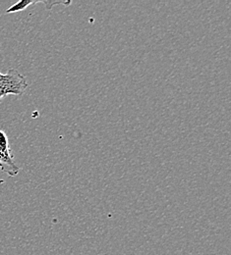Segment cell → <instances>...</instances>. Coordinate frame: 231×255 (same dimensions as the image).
<instances>
[{
    "label": "cell",
    "mask_w": 231,
    "mask_h": 255,
    "mask_svg": "<svg viewBox=\"0 0 231 255\" xmlns=\"http://www.w3.org/2000/svg\"><path fill=\"white\" fill-rule=\"evenodd\" d=\"M28 88L26 78L15 69H9L6 74L0 73V102L9 95L22 96Z\"/></svg>",
    "instance_id": "1"
},
{
    "label": "cell",
    "mask_w": 231,
    "mask_h": 255,
    "mask_svg": "<svg viewBox=\"0 0 231 255\" xmlns=\"http://www.w3.org/2000/svg\"><path fill=\"white\" fill-rule=\"evenodd\" d=\"M42 0H39V1H33V0H21L17 3H15L14 5H12L11 7H9L7 10H6V14H11V13H17V12H21V11H24L26 10L29 6L31 5H34V4H38V3H41Z\"/></svg>",
    "instance_id": "3"
},
{
    "label": "cell",
    "mask_w": 231,
    "mask_h": 255,
    "mask_svg": "<svg viewBox=\"0 0 231 255\" xmlns=\"http://www.w3.org/2000/svg\"><path fill=\"white\" fill-rule=\"evenodd\" d=\"M0 169L3 173L10 177H15L19 174L20 168L17 166L9 145L7 134L0 129Z\"/></svg>",
    "instance_id": "2"
}]
</instances>
